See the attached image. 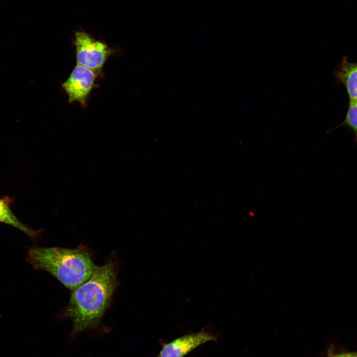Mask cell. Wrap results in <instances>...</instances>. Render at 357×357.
Returning a JSON list of instances; mask_svg holds the SVG:
<instances>
[{
    "label": "cell",
    "mask_w": 357,
    "mask_h": 357,
    "mask_svg": "<svg viewBox=\"0 0 357 357\" xmlns=\"http://www.w3.org/2000/svg\"><path fill=\"white\" fill-rule=\"evenodd\" d=\"M11 200L8 197L0 198V223L13 226L24 233L34 240L37 239L44 231L43 229L34 230L22 223L11 211Z\"/></svg>",
    "instance_id": "obj_7"
},
{
    "label": "cell",
    "mask_w": 357,
    "mask_h": 357,
    "mask_svg": "<svg viewBox=\"0 0 357 357\" xmlns=\"http://www.w3.org/2000/svg\"><path fill=\"white\" fill-rule=\"evenodd\" d=\"M27 260L70 291L88 280L98 266L91 249L83 244L74 248L35 246L29 248Z\"/></svg>",
    "instance_id": "obj_2"
},
{
    "label": "cell",
    "mask_w": 357,
    "mask_h": 357,
    "mask_svg": "<svg viewBox=\"0 0 357 357\" xmlns=\"http://www.w3.org/2000/svg\"><path fill=\"white\" fill-rule=\"evenodd\" d=\"M97 75L90 69L77 64L62 87L68 97V102L76 101L85 107L95 83Z\"/></svg>",
    "instance_id": "obj_4"
},
{
    "label": "cell",
    "mask_w": 357,
    "mask_h": 357,
    "mask_svg": "<svg viewBox=\"0 0 357 357\" xmlns=\"http://www.w3.org/2000/svg\"><path fill=\"white\" fill-rule=\"evenodd\" d=\"M74 37L77 64L87 67L98 75L112 50L106 43L83 30L75 32Z\"/></svg>",
    "instance_id": "obj_3"
},
{
    "label": "cell",
    "mask_w": 357,
    "mask_h": 357,
    "mask_svg": "<svg viewBox=\"0 0 357 357\" xmlns=\"http://www.w3.org/2000/svg\"><path fill=\"white\" fill-rule=\"evenodd\" d=\"M216 340L215 336L203 329L163 344L158 357H183L200 345Z\"/></svg>",
    "instance_id": "obj_5"
},
{
    "label": "cell",
    "mask_w": 357,
    "mask_h": 357,
    "mask_svg": "<svg viewBox=\"0 0 357 357\" xmlns=\"http://www.w3.org/2000/svg\"><path fill=\"white\" fill-rule=\"evenodd\" d=\"M120 265L117 254L113 251L88 280L70 291L68 302L59 316L72 321V337L82 331L108 330L103 328L102 321L119 286Z\"/></svg>",
    "instance_id": "obj_1"
},
{
    "label": "cell",
    "mask_w": 357,
    "mask_h": 357,
    "mask_svg": "<svg viewBox=\"0 0 357 357\" xmlns=\"http://www.w3.org/2000/svg\"><path fill=\"white\" fill-rule=\"evenodd\" d=\"M335 76L345 85L349 102H357V62H350L345 58L336 71Z\"/></svg>",
    "instance_id": "obj_6"
},
{
    "label": "cell",
    "mask_w": 357,
    "mask_h": 357,
    "mask_svg": "<svg viewBox=\"0 0 357 357\" xmlns=\"http://www.w3.org/2000/svg\"><path fill=\"white\" fill-rule=\"evenodd\" d=\"M330 357H357V353H345L335 355Z\"/></svg>",
    "instance_id": "obj_8"
}]
</instances>
